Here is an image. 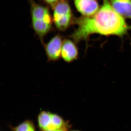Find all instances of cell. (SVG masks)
<instances>
[{
  "instance_id": "5",
  "label": "cell",
  "mask_w": 131,
  "mask_h": 131,
  "mask_svg": "<svg viewBox=\"0 0 131 131\" xmlns=\"http://www.w3.org/2000/svg\"><path fill=\"white\" fill-rule=\"evenodd\" d=\"M63 39L58 34L43 45L47 60L49 62H56L61 58V50Z\"/></svg>"
},
{
  "instance_id": "9",
  "label": "cell",
  "mask_w": 131,
  "mask_h": 131,
  "mask_svg": "<svg viewBox=\"0 0 131 131\" xmlns=\"http://www.w3.org/2000/svg\"><path fill=\"white\" fill-rule=\"evenodd\" d=\"M14 131H35V126L32 121H25L15 127Z\"/></svg>"
},
{
  "instance_id": "12",
  "label": "cell",
  "mask_w": 131,
  "mask_h": 131,
  "mask_svg": "<svg viewBox=\"0 0 131 131\" xmlns=\"http://www.w3.org/2000/svg\"><path fill=\"white\" fill-rule=\"evenodd\" d=\"M77 131V130H74V131Z\"/></svg>"
},
{
  "instance_id": "6",
  "label": "cell",
  "mask_w": 131,
  "mask_h": 131,
  "mask_svg": "<svg viewBox=\"0 0 131 131\" xmlns=\"http://www.w3.org/2000/svg\"><path fill=\"white\" fill-rule=\"evenodd\" d=\"M74 3L78 12L85 17L93 16L101 7L97 0H75Z\"/></svg>"
},
{
  "instance_id": "11",
  "label": "cell",
  "mask_w": 131,
  "mask_h": 131,
  "mask_svg": "<svg viewBox=\"0 0 131 131\" xmlns=\"http://www.w3.org/2000/svg\"><path fill=\"white\" fill-rule=\"evenodd\" d=\"M45 131H65L63 129H57V130H48Z\"/></svg>"
},
{
  "instance_id": "4",
  "label": "cell",
  "mask_w": 131,
  "mask_h": 131,
  "mask_svg": "<svg viewBox=\"0 0 131 131\" xmlns=\"http://www.w3.org/2000/svg\"><path fill=\"white\" fill-rule=\"evenodd\" d=\"M38 123L40 129L44 131L62 129L64 122L58 115L43 111L38 116Z\"/></svg>"
},
{
  "instance_id": "8",
  "label": "cell",
  "mask_w": 131,
  "mask_h": 131,
  "mask_svg": "<svg viewBox=\"0 0 131 131\" xmlns=\"http://www.w3.org/2000/svg\"><path fill=\"white\" fill-rule=\"evenodd\" d=\"M115 11L125 18L131 19V0H109Z\"/></svg>"
},
{
  "instance_id": "1",
  "label": "cell",
  "mask_w": 131,
  "mask_h": 131,
  "mask_svg": "<svg viewBox=\"0 0 131 131\" xmlns=\"http://www.w3.org/2000/svg\"><path fill=\"white\" fill-rule=\"evenodd\" d=\"M74 23L78 27L70 37L76 43L87 40L95 34L122 37L131 30L125 19L115 11L109 0H103V5L93 16L74 18Z\"/></svg>"
},
{
  "instance_id": "7",
  "label": "cell",
  "mask_w": 131,
  "mask_h": 131,
  "mask_svg": "<svg viewBox=\"0 0 131 131\" xmlns=\"http://www.w3.org/2000/svg\"><path fill=\"white\" fill-rule=\"evenodd\" d=\"M79 52L76 43L68 39H63L61 52V58L70 63L78 58Z\"/></svg>"
},
{
  "instance_id": "3",
  "label": "cell",
  "mask_w": 131,
  "mask_h": 131,
  "mask_svg": "<svg viewBox=\"0 0 131 131\" xmlns=\"http://www.w3.org/2000/svg\"><path fill=\"white\" fill-rule=\"evenodd\" d=\"M52 8V19L56 27L60 31L66 30L74 23V19L69 3L60 0Z\"/></svg>"
},
{
  "instance_id": "10",
  "label": "cell",
  "mask_w": 131,
  "mask_h": 131,
  "mask_svg": "<svg viewBox=\"0 0 131 131\" xmlns=\"http://www.w3.org/2000/svg\"><path fill=\"white\" fill-rule=\"evenodd\" d=\"M43 1L48 5L51 6L52 8L60 0H43Z\"/></svg>"
},
{
  "instance_id": "2",
  "label": "cell",
  "mask_w": 131,
  "mask_h": 131,
  "mask_svg": "<svg viewBox=\"0 0 131 131\" xmlns=\"http://www.w3.org/2000/svg\"><path fill=\"white\" fill-rule=\"evenodd\" d=\"M31 14L32 26L36 34L40 39L42 45L45 37L50 32L53 23L49 8L31 0Z\"/></svg>"
}]
</instances>
